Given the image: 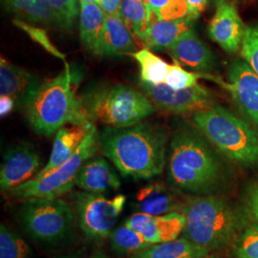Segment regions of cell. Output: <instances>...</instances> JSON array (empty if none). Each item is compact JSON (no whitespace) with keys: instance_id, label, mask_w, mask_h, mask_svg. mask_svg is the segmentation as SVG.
Wrapping results in <instances>:
<instances>
[{"instance_id":"1","label":"cell","mask_w":258,"mask_h":258,"mask_svg":"<svg viewBox=\"0 0 258 258\" xmlns=\"http://www.w3.org/2000/svg\"><path fill=\"white\" fill-rule=\"evenodd\" d=\"M221 156L192 121H180L169 143L168 181L184 192L215 195L229 179Z\"/></svg>"},{"instance_id":"2","label":"cell","mask_w":258,"mask_h":258,"mask_svg":"<svg viewBox=\"0 0 258 258\" xmlns=\"http://www.w3.org/2000/svg\"><path fill=\"white\" fill-rule=\"evenodd\" d=\"M100 149L120 174L148 180L166 166L167 133L159 123L142 121L128 127L106 126L99 135Z\"/></svg>"},{"instance_id":"3","label":"cell","mask_w":258,"mask_h":258,"mask_svg":"<svg viewBox=\"0 0 258 258\" xmlns=\"http://www.w3.org/2000/svg\"><path fill=\"white\" fill-rule=\"evenodd\" d=\"M182 236L210 252L231 247L248 224L249 212L217 195L187 198Z\"/></svg>"},{"instance_id":"4","label":"cell","mask_w":258,"mask_h":258,"mask_svg":"<svg viewBox=\"0 0 258 258\" xmlns=\"http://www.w3.org/2000/svg\"><path fill=\"white\" fill-rule=\"evenodd\" d=\"M24 108L30 126L45 137L52 136L66 123H93L83 111L81 98L76 95L68 65L61 74L40 83Z\"/></svg>"},{"instance_id":"5","label":"cell","mask_w":258,"mask_h":258,"mask_svg":"<svg viewBox=\"0 0 258 258\" xmlns=\"http://www.w3.org/2000/svg\"><path fill=\"white\" fill-rule=\"evenodd\" d=\"M192 122L223 156L248 169H258V132L231 110L212 104L192 114Z\"/></svg>"},{"instance_id":"6","label":"cell","mask_w":258,"mask_h":258,"mask_svg":"<svg viewBox=\"0 0 258 258\" xmlns=\"http://www.w3.org/2000/svg\"><path fill=\"white\" fill-rule=\"evenodd\" d=\"M81 102L92 122L117 128L140 123L156 110L147 95L122 84L93 88L83 95Z\"/></svg>"},{"instance_id":"7","label":"cell","mask_w":258,"mask_h":258,"mask_svg":"<svg viewBox=\"0 0 258 258\" xmlns=\"http://www.w3.org/2000/svg\"><path fill=\"white\" fill-rule=\"evenodd\" d=\"M18 215L23 231L41 245L57 247L74 237V212L61 198L23 201Z\"/></svg>"},{"instance_id":"8","label":"cell","mask_w":258,"mask_h":258,"mask_svg":"<svg viewBox=\"0 0 258 258\" xmlns=\"http://www.w3.org/2000/svg\"><path fill=\"white\" fill-rule=\"evenodd\" d=\"M99 149V135L94 124L79 149L63 165L55 168L48 175L39 179L33 178L24 184L10 189L7 194L11 198L22 202L33 198L57 199L72 190L81 167L87 160L95 156Z\"/></svg>"},{"instance_id":"9","label":"cell","mask_w":258,"mask_h":258,"mask_svg":"<svg viewBox=\"0 0 258 258\" xmlns=\"http://www.w3.org/2000/svg\"><path fill=\"white\" fill-rule=\"evenodd\" d=\"M125 202L126 197L123 194L107 198L102 194L76 192L75 211L83 235L93 242L108 239Z\"/></svg>"},{"instance_id":"10","label":"cell","mask_w":258,"mask_h":258,"mask_svg":"<svg viewBox=\"0 0 258 258\" xmlns=\"http://www.w3.org/2000/svg\"><path fill=\"white\" fill-rule=\"evenodd\" d=\"M141 88L156 109L175 115L194 114L214 104L215 95L201 84L185 89H173L166 83H142Z\"/></svg>"},{"instance_id":"11","label":"cell","mask_w":258,"mask_h":258,"mask_svg":"<svg viewBox=\"0 0 258 258\" xmlns=\"http://www.w3.org/2000/svg\"><path fill=\"white\" fill-rule=\"evenodd\" d=\"M228 79L229 83L218 78L214 82L231 94L237 108L258 132L257 75L245 59H235L229 68Z\"/></svg>"},{"instance_id":"12","label":"cell","mask_w":258,"mask_h":258,"mask_svg":"<svg viewBox=\"0 0 258 258\" xmlns=\"http://www.w3.org/2000/svg\"><path fill=\"white\" fill-rule=\"evenodd\" d=\"M40 166V157L28 143L9 148L3 156L0 168V187L8 191L26 183L37 175Z\"/></svg>"},{"instance_id":"13","label":"cell","mask_w":258,"mask_h":258,"mask_svg":"<svg viewBox=\"0 0 258 258\" xmlns=\"http://www.w3.org/2000/svg\"><path fill=\"white\" fill-rule=\"evenodd\" d=\"M186 218L183 212H171L152 216L135 212L124 222L129 228L141 232L151 244L165 243L179 238L183 233Z\"/></svg>"},{"instance_id":"14","label":"cell","mask_w":258,"mask_h":258,"mask_svg":"<svg viewBox=\"0 0 258 258\" xmlns=\"http://www.w3.org/2000/svg\"><path fill=\"white\" fill-rule=\"evenodd\" d=\"M174 62L195 72L211 74L217 68V57L194 28L186 31L166 50Z\"/></svg>"},{"instance_id":"15","label":"cell","mask_w":258,"mask_h":258,"mask_svg":"<svg viewBox=\"0 0 258 258\" xmlns=\"http://www.w3.org/2000/svg\"><path fill=\"white\" fill-rule=\"evenodd\" d=\"M246 27L238 11L231 2H221L209 25V36L215 43L229 54L241 50Z\"/></svg>"},{"instance_id":"16","label":"cell","mask_w":258,"mask_h":258,"mask_svg":"<svg viewBox=\"0 0 258 258\" xmlns=\"http://www.w3.org/2000/svg\"><path fill=\"white\" fill-rule=\"evenodd\" d=\"M187 198L183 199L179 192L163 182H152L139 190L133 204L136 212L152 216L171 212H183Z\"/></svg>"},{"instance_id":"17","label":"cell","mask_w":258,"mask_h":258,"mask_svg":"<svg viewBox=\"0 0 258 258\" xmlns=\"http://www.w3.org/2000/svg\"><path fill=\"white\" fill-rule=\"evenodd\" d=\"M93 125L94 123L87 125L71 123L70 126H63L59 129L55 134L52 153L48 163L34 177V179H39L48 175L55 168L67 162L79 149Z\"/></svg>"},{"instance_id":"18","label":"cell","mask_w":258,"mask_h":258,"mask_svg":"<svg viewBox=\"0 0 258 258\" xmlns=\"http://www.w3.org/2000/svg\"><path fill=\"white\" fill-rule=\"evenodd\" d=\"M75 184L83 191L102 194L119 189L120 181L104 158L92 157L81 167Z\"/></svg>"},{"instance_id":"19","label":"cell","mask_w":258,"mask_h":258,"mask_svg":"<svg viewBox=\"0 0 258 258\" xmlns=\"http://www.w3.org/2000/svg\"><path fill=\"white\" fill-rule=\"evenodd\" d=\"M40 83L34 75L23 68L10 63L4 57L0 59V93L9 96L16 105H25Z\"/></svg>"},{"instance_id":"20","label":"cell","mask_w":258,"mask_h":258,"mask_svg":"<svg viewBox=\"0 0 258 258\" xmlns=\"http://www.w3.org/2000/svg\"><path fill=\"white\" fill-rule=\"evenodd\" d=\"M131 35L120 14L106 16L97 55H132L138 51V48L135 45Z\"/></svg>"},{"instance_id":"21","label":"cell","mask_w":258,"mask_h":258,"mask_svg":"<svg viewBox=\"0 0 258 258\" xmlns=\"http://www.w3.org/2000/svg\"><path fill=\"white\" fill-rule=\"evenodd\" d=\"M194 19H158L152 14V19L142 40L146 48L152 50H166L176 40L190 30Z\"/></svg>"},{"instance_id":"22","label":"cell","mask_w":258,"mask_h":258,"mask_svg":"<svg viewBox=\"0 0 258 258\" xmlns=\"http://www.w3.org/2000/svg\"><path fill=\"white\" fill-rule=\"evenodd\" d=\"M3 3L19 19L29 23L67 29L64 21L58 16L48 0H2Z\"/></svg>"},{"instance_id":"23","label":"cell","mask_w":258,"mask_h":258,"mask_svg":"<svg viewBox=\"0 0 258 258\" xmlns=\"http://www.w3.org/2000/svg\"><path fill=\"white\" fill-rule=\"evenodd\" d=\"M210 251L184 237L152 244L128 258H208Z\"/></svg>"},{"instance_id":"24","label":"cell","mask_w":258,"mask_h":258,"mask_svg":"<svg viewBox=\"0 0 258 258\" xmlns=\"http://www.w3.org/2000/svg\"><path fill=\"white\" fill-rule=\"evenodd\" d=\"M106 15L98 3L81 4L80 35L84 48L97 55Z\"/></svg>"},{"instance_id":"25","label":"cell","mask_w":258,"mask_h":258,"mask_svg":"<svg viewBox=\"0 0 258 258\" xmlns=\"http://www.w3.org/2000/svg\"><path fill=\"white\" fill-rule=\"evenodd\" d=\"M120 15L131 34L142 39L152 19L148 0H121Z\"/></svg>"},{"instance_id":"26","label":"cell","mask_w":258,"mask_h":258,"mask_svg":"<svg viewBox=\"0 0 258 258\" xmlns=\"http://www.w3.org/2000/svg\"><path fill=\"white\" fill-rule=\"evenodd\" d=\"M108 239L110 242V249L118 255L131 256L152 245L141 232L124 224L111 231Z\"/></svg>"},{"instance_id":"27","label":"cell","mask_w":258,"mask_h":258,"mask_svg":"<svg viewBox=\"0 0 258 258\" xmlns=\"http://www.w3.org/2000/svg\"><path fill=\"white\" fill-rule=\"evenodd\" d=\"M132 56L140 66V76L142 83L150 84L165 83L169 64L161 57L153 54L148 48L138 50Z\"/></svg>"},{"instance_id":"28","label":"cell","mask_w":258,"mask_h":258,"mask_svg":"<svg viewBox=\"0 0 258 258\" xmlns=\"http://www.w3.org/2000/svg\"><path fill=\"white\" fill-rule=\"evenodd\" d=\"M233 258H258V222L248 224L231 245Z\"/></svg>"},{"instance_id":"29","label":"cell","mask_w":258,"mask_h":258,"mask_svg":"<svg viewBox=\"0 0 258 258\" xmlns=\"http://www.w3.org/2000/svg\"><path fill=\"white\" fill-rule=\"evenodd\" d=\"M31 249L19 233L5 224L0 226V258H28Z\"/></svg>"},{"instance_id":"30","label":"cell","mask_w":258,"mask_h":258,"mask_svg":"<svg viewBox=\"0 0 258 258\" xmlns=\"http://www.w3.org/2000/svg\"><path fill=\"white\" fill-rule=\"evenodd\" d=\"M199 79H208L212 81L213 76L186 71L183 66L174 62V64L169 65L165 83L173 89H185L197 85Z\"/></svg>"},{"instance_id":"31","label":"cell","mask_w":258,"mask_h":258,"mask_svg":"<svg viewBox=\"0 0 258 258\" xmlns=\"http://www.w3.org/2000/svg\"><path fill=\"white\" fill-rule=\"evenodd\" d=\"M13 22L17 27H19L23 32H25L35 42L38 43L40 46L43 47L47 52L55 55V57H57V58L62 59L63 61L66 60L65 55L59 50H57V48L51 42L50 38L47 35V32L44 29L33 26L27 21H24L22 19H14Z\"/></svg>"},{"instance_id":"32","label":"cell","mask_w":258,"mask_h":258,"mask_svg":"<svg viewBox=\"0 0 258 258\" xmlns=\"http://www.w3.org/2000/svg\"><path fill=\"white\" fill-rule=\"evenodd\" d=\"M241 54L243 59L258 76V24L246 27Z\"/></svg>"},{"instance_id":"33","label":"cell","mask_w":258,"mask_h":258,"mask_svg":"<svg viewBox=\"0 0 258 258\" xmlns=\"http://www.w3.org/2000/svg\"><path fill=\"white\" fill-rule=\"evenodd\" d=\"M58 16L64 21L67 29L72 27L78 15L77 0H48Z\"/></svg>"},{"instance_id":"34","label":"cell","mask_w":258,"mask_h":258,"mask_svg":"<svg viewBox=\"0 0 258 258\" xmlns=\"http://www.w3.org/2000/svg\"><path fill=\"white\" fill-rule=\"evenodd\" d=\"M245 201L249 215L258 222V180L249 184L246 188Z\"/></svg>"},{"instance_id":"35","label":"cell","mask_w":258,"mask_h":258,"mask_svg":"<svg viewBox=\"0 0 258 258\" xmlns=\"http://www.w3.org/2000/svg\"><path fill=\"white\" fill-rule=\"evenodd\" d=\"M188 6L189 18L191 19H198V17L202 14L206 6L208 5L209 0H185Z\"/></svg>"},{"instance_id":"36","label":"cell","mask_w":258,"mask_h":258,"mask_svg":"<svg viewBox=\"0 0 258 258\" xmlns=\"http://www.w3.org/2000/svg\"><path fill=\"white\" fill-rule=\"evenodd\" d=\"M121 0H100L99 5L102 7L106 16H114L120 14Z\"/></svg>"},{"instance_id":"37","label":"cell","mask_w":258,"mask_h":258,"mask_svg":"<svg viewBox=\"0 0 258 258\" xmlns=\"http://www.w3.org/2000/svg\"><path fill=\"white\" fill-rule=\"evenodd\" d=\"M16 106V102L13 98L9 96H1L0 97V115L1 118H4L11 113L14 107Z\"/></svg>"},{"instance_id":"38","label":"cell","mask_w":258,"mask_h":258,"mask_svg":"<svg viewBox=\"0 0 258 258\" xmlns=\"http://www.w3.org/2000/svg\"><path fill=\"white\" fill-rule=\"evenodd\" d=\"M148 2L153 16L157 18L160 12L167 5L169 0H148Z\"/></svg>"},{"instance_id":"39","label":"cell","mask_w":258,"mask_h":258,"mask_svg":"<svg viewBox=\"0 0 258 258\" xmlns=\"http://www.w3.org/2000/svg\"><path fill=\"white\" fill-rule=\"evenodd\" d=\"M89 258H111L106 254V253H104V252H102V251H100V250H98V251H95L94 253H93L92 255L90 256Z\"/></svg>"},{"instance_id":"40","label":"cell","mask_w":258,"mask_h":258,"mask_svg":"<svg viewBox=\"0 0 258 258\" xmlns=\"http://www.w3.org/2000/svg\"><path fill=\"white\" fill-rule=\"evenodd\" d=\"M81 4H87V3H98L100 0H80Z\"/></svg>"},{"instance_id":"41","label":"cell","mask_w":258,"mask_h":258,"mask_svg":"<svg viewBox=\"0 0 258 258\" xmlns=\"http://www.w3.org/2000/svg\"><path fill=\"white\" fill-rule=\"evenodd\" d=\"M212 1H213L217 5L218 3H221V2H231V0H212Z\"/></svg>"},{"instance_id":"42","label":"cell","mask_w":258,"mask_h":258,"mask_svg":"<svg viewBox=\"0 0 258 258\" xmlns=\"http://www.w3.org/2000/svg\"><path fill=\"white\" fill-rule=\"evenodd\" d=\"M60 258H80L78 255H67V256H63Z\"/></svg>"},{"instance_id":"43","label":"cell","mask_w":258,"mask_h":258,"mask_svg":"<svg viewBox=\"0 0 258 258\" xmlns=\"http://www.w3.org/2000/svg\"><path fill=\"white\" fill-rule=\"evenodd\" d=\"M240 2H249L250 0H239Z\"/></svg>"},{"instance_id":"44","label":"cell","mask_w":258,"mask_h":258,"mask_svg":"<svg viewBox=\"0 0 258 258\" xmlns=\"http://www.w3.org/2000/svg\"><path fill=\"white\" fill-rule=\"evenodd\" d=\"M208 258H209V257H208Z\"/></svg>"}]
</instances>
